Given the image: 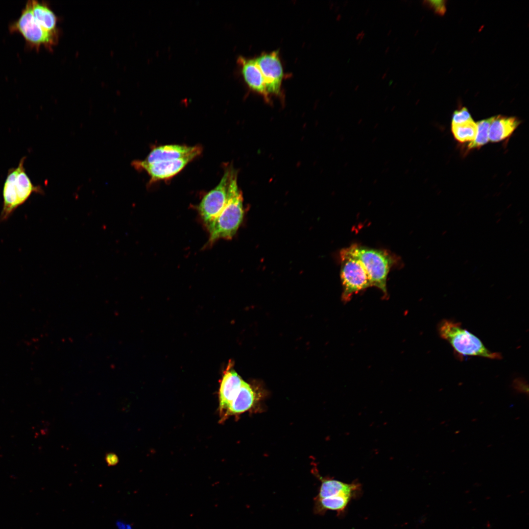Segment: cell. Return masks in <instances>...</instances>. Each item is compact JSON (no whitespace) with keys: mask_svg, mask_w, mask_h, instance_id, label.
I'll list each match as a JSON object with an SVG mask.
<instances>
[{"mask_svg":"<svg viewBox=\"0 0 529 529\" xmlns=\"http://www.w3.org/2000/svg\"><path fill=\"white\" fill-rule=\"evenodd\" d=\"M520 122L518 119L514 117H492L489 128V141L495 143L504 140L510 136Z\"/></svg>","mask_w":529,"mask_h":529,"instance_id":"15","label":"cell"},{"mask_svg":"<svg viewBox=\"0 0 529 529\" xmlns=\"http://www.w3.org/2000/svg\"><path fill=\"white\" fill-rule=\"evenodd\" d=\"M237 62L241 67L243 79L248 87L262 95L267 101L269 100L262 73L254 58L239 56Z\"/></svg>","mask_w":529,"mask_h":529,"instance_id":"11","label":"cell"},{"mask_svg":"<svg viewBox=\"0 0 529 529\" xmlns=\"http://www.w3.org/2000/svg\"><path fill=\"white\" fill-rule=\"evenodd\" d=\"M194 158L189 157L175 160L156 163L148 165L133 161L131 165L137 170L145 171L150 177V183L172 178L180 172Z\"/></svg>","mask_w":529,"mask_h":529,"instance_id":"10","label":"cell"},{"mask_svg":"<svg viewBox=\"0 0 529 529\" xmlns=\"http://www.w3.org/2000/svg\"><path fill=\"white\" fill-rule=\"evenodd\" d=\"M392 83H393V81H392H392H389V85H391V84H392Z\"/></svg>","mask_w":529,"mask_h":529,"instance_id":"24","label":"cell"},{"mask_svg":"<svg viewBox=\"0 0 529 529\" xmlns=\"http://www.w3.org/2000/svg\"><path fill=\"white\" fill-rule=\"evenodd\" d=\"M360 260L369 278L371 286L376 287L387 295L386 280L394 260L387 252L353 244L349 247Z\"/></svg>","mask_w":529,"mask_h":529,"instance_id":"4","label":"cell"},{"mask_svg":"<svg viewBox=\"0 0 529 529\" xmlns=\"http://www.w3.org/2000/svg\"><path fill=\"white\" fill-rule=\"evenodd\" d=\"M320 479L321 484L315 498H324L338 495H347L355 498L361 490L360 484L358 482L347 483L333 479L322 477Z\"/></svg>","mask_w":529,"mask_h":529,"instance_id":"13","label":"cell"},{"mask_svg":"<svg viewBox=\"0 0 529 529\" xmlns=\"http://www.w3.org/2000/svg\"><path fill=\"white\" fill-rule=\"evenodd\" d=\"M340 278L343 288L342 299L348 301L353 294L371 286L367 273L360 260L349 247L340 253Z\"/></svg>","mask_w":529,"mask_h":529,"instance_id":"5","label":"cell"},{"mask_svg":"<svg viewBox=\"0 0 529 529\" xmlns=\"http://www.w3.org/2000/svg\"><path fill=\"white\" fill-rule=\"evenodd\" d=\"M11 32H19L28 46L38 50L42 46L50 48L57 40V33L45 30L36 21L31 11V1L27 2L20 18L9 26Z\"/></svg>","mask_w":529,"mask_h":529,"instance_id":"6","label":"cell"},{"mask_svg":"<svg viewBox=\"0 0 529 529\" xmlns=\"http://www.w3.org/2000/svg\"><path fill=\"white\" fill-rule=\"evenodd\" d=\"M235 170L231 167L226 168L218 184L205 194L200 202L198 212L206 227L216 218L225 206L228 198L229 184Z\"/></svg>","mask_w":529,"mask_h":529,"instance_id":"7","label":"cell"},{"mask_svg":"<svg viewBox=\"0 0 529 529\" xmlns=\"http://www.w3.org/2000/svg\"><path fill=\"white\" fill-rule=\"evenodd\" d=\"M202 151L200 145L169 144L153 148L143 160H136L141 164L148 165L161 162L175 160L186 157L195 158Z\"/></svg>","mask_w":529,"mask_h":529,"instance_id":"9","label":"cell"},{"mask_svg":"<svg viewBox=\"0 0 529 529\" xmlns=\"http://www.w3.org/2000/svg\"><path fill=\"white\" fill-rule=\"evenodd\" d=\"M254 59L262 73L268 95H280L284 72L279 51L263 52Z\"/></svg>","mask_w":529,"mask_h":529,"instance_id":"8","label":"cell"},{"mask_svg":"<svg viewBox=\"0 0 529 529\" xmlns=\"http://www.w3.org/2000/svg\"><path fill=\"white\" fill-rule=\"evenodd\" d=\"M452 132L455 138L460 143L472 142L476 136L477 126L473 120L463 123L452 124Z\"/></svg>","mask_w":529,"mask_h":529,"instance_id":"18","label":"cell"},{"mask_svg":"<svg viewBox=\"0 0 529 529\" xmlns=\"http://www.w3.org/2000/svg\"><path fill=\"white\" fill-rule=\"evenodd\" d=\"M354 498L347 495H338L317 499L313 498V512L317 515H324L328 510L336 511L338 515L345 512L351 500Z\"/></svg>","mask_w":529,"mask_h":529,"instance_id":"16","label":"cell"},{"mask_svg":"<svg viewBox=\"0 0 529 529\" xmlns=\"http://www.w3.org/2000/svg\"><path fill=\"white\" fill-rule=\"evenodd\" d=\"M26 157L20 160L16 168L8 170L3 189V203L0 222L7 220L14 212L24 204L33 193L43 194L40 186H35L27 174L24 168Z\"/></svg>","mask_w":529,"mask_h":529,"instance_id":"1","label":"cell"},{"mask_svg":"<svg viewBox=\"0 0 529 529\" xmlns=\"http://www.w3.org/2000/svg\"><path fill=\"white\" fill-rule=\"evenodd\" d=\"M243 197L237 183V172L232 174L227 203L216 218L207 228L209 243L219 239H230L237 231L243 217Z\"/></svg>","mask_w":529,"mask_h":529,"instance_id":"2","label":"cell"},{"mask_svg":"<svg viewBox=\"0 0 529 529\" xmlns=\"http://www.w3.org/2000/svg\"><path fill=\"white\" fill-rule=\"evenodd\" d=\"M514 387L519 392L523 393L528 392V386L525 385L522 381H516L514 383Z\"/></svg>","mask_w":529,"mask_h":529,"instance_id":"23","label":"cell"},{"mask_svg":"<svg viewBox=\"0 0 529 529\" xmlns=\"http://www.w3.org/2000/svg\"><path fill=\"white\" fill-rule=\"evenodd\" d=\"M30 1L32 13L37 23L45 30L57 33V18L48 4L44 2Z\"/></svg>","mask_w":529,"mask_h":529,"instance_id":"17","label":"cell"},{"mask_svg":"<svg viewBox=\"0 0 529 529\" xmlns=\"http://www.w3.org/2000/svg\"><path fill=\"white\" fill-rule=\"evenodd\" d=\"M105 460L109 466H114L118 463L119 458L116 454L109 453L106 455Z\"/></svg>","mask_w":529,"mask_h":529,"instance_id":"22","label":"cell"},{"mask_svg":"<svg viewBox=\"0 0 529 529\" xmlns=\"http://www.w3.org/2000/svg\"><path fill=\"white\" fill-rule=\"evenodd\" d=\"M255 398V393L251 386L243 381L221 420H223L229 416L237 415L248 410L253 405Z\"/></svg>","mask_w":529,"mask_h":529,"instance_id":"14","label":"cell"},{"mask_svg":"<svg viewBox=\"0 0 529 529\" xmlns=\"http://www.w3.org/2000/svg\"><path fill=\"white\" fill-rule=\"evenodd\" d=\"M471 120L473 119L470 113L467 108L464 107L454 111L452 116V124H461Z\"/></svg>","mask_w":529,"mask_h":529,"instance_id":"20","label":"cell"},{"mask_svg":"<svg viewBox=\"0 0 529 529\" xmlns=\"http://www.w3.org/2000/svg\"><path fill=\"white\" fill-rule=\"evenodd\" d=\"M492 117L482 120L476 122L477 131L474 140L469 144V149L479 148L486 144L489 141V128Z\"/></svg>","mask_w":529,"mask_h":529,"instance_id":"19","label":"cell"},{"mask_svg":"<svg viewBox=\"0 0 529 529\" xmlns=\"http://www.w3.org/2000/svg\"><path fill=\"white\" fill-rule=\"evenodd\" d=\"M428 5L434 11L440 15H443L446 11L445 1L428 0L426 1Z\"/></svg>","mask_w":529,"mask_h":529,"instance_id":"21","label":"cell"},{"mask_svg":"<svg viewBox=\"0 0 529 529\" xmlns=\"http://www.w3.org/2000/svg\"><path fill=\"white\" fill-rule=\"evenodd\" d=\"M243 380L234 370L228 368L223 373L219 389V409L222 417L228 406L240 387Z\"/></svg>","mask_w":529,"mask_h":529,"instance_id":"12","label":"cell"},{"mask_svg":"<svg viewBox=\"0 0 529 529\" xmlns=\"http://www.w3.org/2000/svg\"><path fill=\"white\" fill-rule=\"evenodd\" d=\"M437 330L439 336L462 356L502 359L500 353L489 350L477 337L462 328L458 322L444 319L439 322Z\"/></svg>","mask_w":529,"mask_h":529,"instance_id":"3","label":"cell"}]
</instances>
